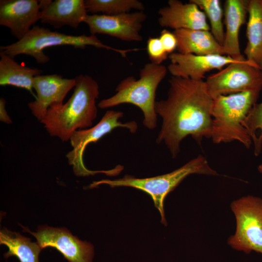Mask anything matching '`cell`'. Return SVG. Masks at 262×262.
<instances>
[{
    "label": "cell",
    "instance_id": "cell-12",
    "mask_svg": "<svg viewBox=\"0 0 262 262\" xmlns=\"http://www.w3.org/2000/svg\"><path fill=\"white\" fill-rule=\"evenodd\" d=\"M168 58L170 63L167 68L172 76L196 81L203 80L205 74L211 70H220L230 64L245 60H237L227 55H197L178 52L169 54Z\"/></svg>",
    "mask_w": 262,
    "mask_h": 262
},
{
    "label": "cell",
    "instance_id": "cell-17",
    "mask_svg": "<svg viewBox=\"0 0 262 262\" xmlns=\"http://www.w3.org/2000/svg\"><path fill=\"white\" fill-rule=\"evenodd\" d=\"M247 0H226L224 4L226 27L223 48L225 55L237 60L246 58L241 53L239 33L247 14Z\"/></svg>",
    "mask_w": 262,
    "mask_h": 262
},
{
    "label": "cell",
    "instance_id": "cell-16",
    "mask_svg": "<svg viewBox=\"0 0 262 262\" xmlns=\"http://www.w3.org/2000/svg\"><path fill=\"white\" fill-rule=\"evenodd\" d=\"M83 0H55L40 13V20L56 29L64 26L77 28L84 22L88 14Z\"/></svg>",
    "mask_w": 262,
    "mask_h": 262
},
{
    "label": "cell",
    "instance_id": "cell-26",
    "mask_svg": "<svg viewBox=\"0 0 262 262\" xmlns=\"http://www.w3.org/2000/svg\"><path fill=\"white\" fill-rule=\"evenodd\" d=\"M6 101L3 98H0V120L1 121L7 123L11 124L12 121L10 117L8 115L6 108Z\"/></svg>",
    "mask_w": 262,
    "mask_h": 262
},
{
    "label": "cell",
    "instance_id": "cell-28",
    "mask_svg": "<svg viewBox=\"0 0 262 262\" xmlns=\"http://www.w3.org/2000/svg\"><path fill=\"white\" fill-rule=\"evenodd\" d=\"M258 170L260 173H262V163L259 165Z\"/></svg>",
    "mask_w": 262,
    "mask_h": 262
},
{
    "label": "cell",
    "instance_id": "cell-21",
    "mask_svg": "<svg viewBox=\"0 0 262 262\" xmlns=\"http://www.w3.org/2000/svg\"><path fill=\"white\" fill-rule=\"evenodd\" d=\"M0 244L8 248V251L4 254L6 259L15 256L20 262H39L38 257L42 250L40 246L18 232H12L5 228L1 229Z\"/></svg>",
    "mask_w": 262,
    "mask_h": 262
},
{
    "label": "cell",
    "instance_id": "cell-22",
    "mask_svg": "<svg viewBox=\"0 0 262 262\" xmlns=\"http://www.w3.org/2000/svg\"><path fill=\"white\" fill-rule=\"evenodd\" d=\"M87 12L92 15L115 16L130 13L131 10L143 11L145 6L138 0H85Z\"/></svg>",
    "mask_w": 262,
    "mask_h": 262
},
{
    "label": "cell",
    "instance_id": "cell-23",
    "mask_svg": "<svg viewBox=\"0 0 262 262\" xmlns=\"http://www.w3.org/2000/svg\"><path fill=\"white\" fill-rule=\"evenodd\" d=\"M204 13L210 24L211 33L219 43L223 46L225 32L223 23V12L219 0H190Z\"/></svg>",
    "mask_w": 262,
    "mask_h": 262
},
{
    "label": "cell",
    "instance_id": "cell-20",
    "mask_svg": "<svg viewBox=\"0 0 262 262\" xmlns=\"http://www.w3.org/2000/svg\"><path fill=\"white\" fill-rule=\"evenodd\" d=\"M0 57V85L23 88L33 94L34 78L41 75L42 71L20 65L1 51Z\"/></svg>",
    "mask_w": 262,
    "mask_h": 262
},
{
    "label": "cell",
    "instance_id": "cell-18",
    "mask_svg": "<svg viewBox=\"0 0 262 262\" xmlns=\"http://www.w3.org/2000/svg\"><path fill=\"white\" fill-rule=\"evenodd\" d=\"M173 33L177 39V50L180 53L225 55L223 46L209 31L179 29Z\"/></svg>",
    "mask_w": 262,
    "mask_h": 262
},
{
    "label": "cell",
    "instance_id": "cell-7",
    "mask_svg": "<svg viewBox=\"0 0 262 262\" xmlns=\"http://www.w3.org/2000/svg\"><path fill=\"white\" fill-rule=\"evenodd\" d=\"M123 116V113L121 111L109 110L95 126L79 130L73 132L69 140L72 149L66 154V157L76 176L85 177L104 173L108 176H114L119 174V170L117 167L108 170H90L85 167L83 156L85 147L88 144L96 143L115 128H126L131 132L135 133L138 128L136 122L131 121L123 123L119 120Z\"/></svg>",
    "mask_w": 262,
    "mask_h": 262
},
{
    "label": "cell",
    "instance_id": "cell-6",
    "mask_svg": "<svg viewBox=\"0 0 262 262\" xmlns=\"http://www.w3.org/2000/svg\"><path fill=\"white\" fill-rule=\"evenodd\" d=\"M71 46L77 49H84L87 46L113 50L122 57H127V53L136 51L135 49H121L103 44L96 35H71L51 31L38 26H33L21 39L6 46L0 47V51L12 58L20 54H25L34 58L39 64H44L49 61V57L45 54V49L57 46Z\"/></svg>",
    "mask_w": 262,
    "mask_h": 262
},
{
    "label": "cell",
    "instance_id": "cell-25",
    "mask_svg": "<svg viewBox=\"0 0 262 262\" xmlns=\"http://www.w3.org/2000/svg\"><path fill=\"white\" fill-rule=\"evenodd\" d=\"M159 38L168 55L174 52V50L177 49V41L173 32L164 29L161 32Z\"/></svg>",
    "mask_w": 262,
    "mask_h": 262
},
{
    "label": "cell",
    "instance_id": "cell-11",
    "mask_svg": "<svg viewBox=\"0 0 262 262\" xmlns=\"http://www.w3.org/2000/svg\"><path fill=\"white\" fill-rule=\"evenodd\" d=\"M147 18L144 11L115 16L88 15L85 21L91 35L104 34L127 42H141L143 24Z\"/></svg>",
    "mask_w": 262,
    "mask_h": 262
},
{
    "label": "cell",
    "instance_id": "cell-10",
    "mask_svg": "<svg viewBox=\"0 0 262 262\" xmlns=\"http://www.w3.org/2000/svg\"><path fill=\"white\" fill-rule=\"evenodd\" d=\"M36 239L41 248L51 247L59 251L68 262H92L94 246L86 241H82L73 236L66 228L48 226H39L36 232L23 227Z\"/></svg>",
    "mask_w": 262,
    "mask_h": 262
},
{
    "label": "cell",
    "instance_id": "cell-15",
    "mask_svg": "<svg viewBox=\"0 0 262 262\" xmlns=\"http://www.w3.org/2000/svg\"><path fill=\"white\" fill-rule=\"evenodd\" d=\"M158 19L162 27L179 29L209 31L204 13L195 3H183L179 0H169L167 5L158 11Z\"/></svg>",
    "mask_w": 262,
    "mask_h": 262
},
{
    "label": "cell",
    "instance_id": "cell-4",
    "mask_svg": "<svg viewBox=\"0 0 262 262\" xmlns=\"http://www.w3.org/2000/svg\"><path fill=\"white\" fill-rule=\"evenodd\" d=\"M167 71V68L162 64H146L140 71L139 79L129 76L122 80L116 88V93L101 100L98 107L103 109L121 104H132L143 112L144 125L149 130L155 129L157 117L156 92Z\"/></svg>",
    "mask_w": 262,
    "mask_h": 262
},
{
    "label": "cell",
    "instance_id": "cell-24",
    "mask_svg": "<svg viewBox=\"0 0 262 262\" xmlns=\"http://www.w3.org/2000/svg\"><path fill=\"white\" fill-rule=\"evenodd\" d=\"M147 50L150 62L157 65H161L169 56L158 37L148 38L147 42Z\"/></svg>",
    "mask_w": 262,
    "mask_h": 262
},
{
    "label": "cell",
    "instance_id": "cell-14",
    "mask_svg": "<svg viewBox=\"0 0 262 262\" xmlns=\"http://www.w3.org/2000/svg\"><path fill=\"white\" fill-rule=\"evenodd\" d=\"M41 7L36 0H0V25L21 39L40 19Z\"/></svg>",
    "mask_w": 262,
    "mask_h": 262
},
{
    "label": "cell",
    "instance_id": "cell-13",
    "mask_svg": "<svg viewBox=\"0 0 262 262\" xmlns=\"http://www.w3.org/2000/svg\"><path fill=\"white\" fill-rule=\"evenodd\" d=\"M75 85V79L64 78L57 74L35 77L33 89L36 93L35 100L28 103L32 114L37 120L41 121L50 106L54 103H63L67 93Z\"/></svg>",
    "mask_w": 262,
    "mask_h": 262
},
{
    "label": "cell",
    "instance_id": "cell-9",
    "mask_svg": "<svg viewBox=\"0 0 262 262\" xmlns=\"http://www.w3.org/2000/svg\"><path fill=\"white\" fill-rule=\"evenodd\" d=\"M213 98L248 91L260 92L262 89V71L246 59L227 66L209 76L205 81Z\"/></svg>",
    "mask_w": 262,
    "mask_h": 262
},
{
    "label": "cell",
    "instance_id": "cell-27",
    "mask_svg": "<svg viewBox=\"0 0 262 262\" xmlns=\"http://www.w3.org/2000/svg\"><path fill=\"white\" fill-rule=\"evenodd\" d=\"M254 112L257 117L262 121V102L255 104Z\"/></svg>",
    "mask_w": 262,
    "mask_h": 262
},
{
    "label": "cell",
    "instance_id": "cell-8",
    "mask_svg": "<svg viewBox=\"0 0 262 262\" xmlns=\"http://www.w3.org/2000/svg\"><path fill=\"white\" fill-rule=\"evenodd\" d=\"M230 208L236 219V230L228 238V244L246 254H262V198L243 196L233 201Z\"/></svg>",
    "mask_w": 262,
    "mask_h": 262
},
{
    "label": "cell",
    "instance_id": "cell-1",
    "mask_svg": "<svg viewBox=\"0 0 262 262\" xmlns=\"http://www.w3.org/2000/svg\"><path fill=\"white\" fill-rule=\"evenodd\" d=\"M168 82L166 99L155 103L156 113L162 119L156 142L164 144L175 158L186 136L199 144L211 138L213 99L203 80L171 76Z\"/></svg>",
    "mask_w": 262,
    "mask_h": 262
},
{
    "label": "cell",
    "instance_id": "cell-3",
    "mask_svg": "<svg viewBox=\"0 0 262 262\" xmlns=\"http://www.w3.org/2000/svg\"><path fill=\"white\" fill-rule=\"evenodd\" d=\"M260 92L248 91L213 98L211 139L219 144L237 141L248 148L252 138L246 127L247 115L257 103Z\"/></svg>",
    "mask_w": 262,
    "mask_h": 262
},
{
    "label": "cell",
    "instance_id": "cell-5",
    "mask_svg": "<svg viewBox=\"0 0 262 262\" xmlns=\"http://www.w3.org/2000/svg\"><path fill=\"white\" fill-rule=\"evenodd\" d=\"M191 174L218 175L210 166L206 158L199 155L180 168L165 174L146 178H136L126 175L115 180L106 179L93 181L88 188L91 189L99 185L107 184L111 187H130L142 191L151 197L155 207L161 214V222L166 225L164 210V200L170 192Z\"/></svg>",
    "mask_w": 262,
    "mask_h": 262
},
{
    "label": "cell",
    "instance_id": "cell-2",
    "mask_svg": "<svg viewBox=\"0 0 262 262\" xmlns=\"http://www.w3.org/2000/svg\"><path fill=\"white\" fill-rule=\"evenodd\" d=\"M75 79L76 85L69 99L50 105L40 121L51 136L63 142L69 141L76 131L92 127L97 116L98 82L87 75H79Z\"/></svg>",
    "mask_w": 262,
    "mask_h": 262
},
{
    "label": "cell",
    "instance_id": "cell-19",
    "mask_svg": "<svg viewBox=\"0 0 262 262\" xmlns=\"http://www.w3.org/2000/svg\"><path fill=\"white\" fill-rule=\"evenodd\" d=\"M246 59L262 71V0H248Z\"/></svg>",
    "mask_w": 262,
    "mask_h": 262
}]
</instances>
